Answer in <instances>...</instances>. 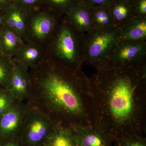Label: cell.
I'll return each mask as SVG.
<instances>
[{
  "label": "cell",
  "instance_id": "1",
  "mask_svg": "<svg viewBox=\"0 0 146 146\" xmlns=\"http://www.w3.org/2000/svg\"><path fill=\"white\" fill-rule=\"evenodd\" d=\"M96 69L89 78V90L96 125L115 142L140 134L144 114L140 91L145 83L146 63L106 64Z\"/></svg>",
  "mask_w": 146,
  "mask_h": 146
},
{
  "label": "cell",
  "instance_id": "2",
  "mask_svg": "<svg viewBox=\"0 0 146 146\" xmlns=\"http://www.w3.org/2000/svg\"><path fill=\"white\" fill-rule=\"evenodd\" d=\"M31 86L27 102L60 126L83 125L88 116L84 97L89 78L81 69L73 70L46 57L29 69Z\"/></svg>",
  "mask_w": 146,
  "mask_h": 146
},
{
  "label": "cell",
  "instance_id": "3",
  "mask_svg": "<svg viewBox=\"0 0 146 146\" xmlns=\"http://www.w3.org/2000/svg\"><path fill=\"white\" fill-rule=\"evenodd\" d=\"M85 34L62 16L44 46L47 57L73 70L81 69L84 56Z\"/></svg>",
  "mask_w": 146,
  "mask_h": 146
},
{
  "label": "cell",
  "instance_id": "4",
  "mask_svg": "<svg viewBox=\"0 0 146 146\" xmlns=\"http://www.w3.org/2000/svg\"><path fill=\"white\" fill-rule=\"evenodd\" d=\"M121 40L120 32L114 27L91 31L85 34L83 63L100 67L105 62Z\"/></svg>",
  "mask_w": 146,
  "mask_h": 146
},
{
  "label": "cell",
  "instance_id": "5",
  "mask_svg": "<svg viewBox=\"0 0 146 146\" xmlns=\"http://www.w3.org/2000/svg\"><path fill=\"white\" fill-rule=\"evenodd\" d=\"M29 105L19 141L22 146H43L47 137L57 125L39 110Z\"/></svg>",
  "mask_w": 146,
  "mask_h": 146
},
{
  "label": "cell",
  "instance_id": "6",
  "mask_svg": "<svg viewBox=\"0 0 146 146\" xmlns=\"http://www.w3.org/2000/svg\"><path fill=\"white\" fill-rule=\"evenodd\" d=\"M62 16L43 7L29 13L25 42L44 47Z\"/></svg>",
  "mask_w": 146,
  "mask_h": 146
},
{
  "label": "cell",
  "instance_id": "7",
  "mask_svg": "<svg viewBox=\"0 0 146 146\" xmlns=\"http://www.w3.org/2000/svg\"><path fill=\"white\" fill-rule=\"evenodd\" d=\"M146 41L120 40L101 66L106 64L120 66L138 65L146 62Z\"/></svg>",
  "mask_w": 146,
  "mask_h": 146
},
{
  "label": "cell",
  "instance_id": "8",
  "mask_svg": "<svg viewBox=\"0 0 146 146\" xmlns=\"http://www.w3.org/2000/svg\"><path fill=\"white\" fill-rule=\"evenodd\" d=\"M29 106L27 102L16 100L12 106L0 116V142L19 139Z\"/></svg>",
  "mask_w": 146,
  "mask_h": 146
},
{
  "label": "cell",
  "instance_id": "9",
  "mask_svg": "<svg viewBox=\"0 0 146 146\" xmlns=\"http://www.w3.org/2000/svg\"><path fill=\"white\" fill-rule=\"evenodd\" d=\"M72 128L77 146H114L115 142L97 126L77 125Z\"/></svg>",
  "mask_w": 146,
  "mask_h": 146
},
{
  "label": "cell",
  "instance_id": "10",
  "mask_svg": "<svg viewBox=\"0 0 146 146\" xmlns=\"http://www.w3.org/2000/svg\"><path fill=\"white\" fill-rule=\"evenodd\" d=\"M31 86V80L29 69L14 63L9 89L16 100L21 102L27 101Z\"/></svg>",
  "mask_w": 146,
  "mask_h": 146
},
{
  "label": "cell",
  "instance_id": "11",
  "mask_svg": "<svg viewBox=\"0 0 146 146\" xmlns=\"http://www.w3.org/2000/svg\"><path fill=\"white\" fill-rule=\"evenodd\" d=\"M46 56L44 47L24 42L12 58L14 63L29 69L37 65Z\"/></svg>",
  "mask_w": 146,
  "mask_h": 146
},
{
  "label": "cell",
  "instance_id": "12",
  "mask_svg": "<svg viewBox=\"0 0 146 146\" xmlns=\"http://www.w3.org/2000/svg\"><path fill=\"white\" fill-rule=\"evenodd\" d=\"M29 13L11 3L4 11V25L12 29L25 42Z\"/></svg>",
  "mask_w": 146,
  "mask_h": 146
},
{
  "label": "cell",
  "instance_id": "13",
  "mask_svg": "<svg viewBox=\"0 0 146 146\" xmlns=\"http://www.w3.org/2000/svg\"><path fill=\"white\" fill-rule=\"evenodd\" d=\"M107 6L114 26L119 30L136 16L131 0H112Z\"/></svg>",
  "mask_w": 146,
  "mask_h": 146
},
{
  "label": "cell",
  "instance_id": "14",
  "mask_svg": "<svg viewBox=\"0 0 146 146\" xmlns=\"http://www.w3.org/2000/svg\"><path fill=\"white\" fill-rule=\"evenodd\" d=\"M64 16L74 27L84 34L92 30L90 7L85 2L72 9Z\"/></svg>",
  "mask_w": 146,
  "mask_h": 146
},
{
  "label": "cell",
  "instance_id": "15",
  "mask_svg": "<svg viewBox=\"0 0 146 146\" xmlns=\"http://www.w3.org/2000/svg\"><path fill=\"white\" fill-rule=\"evenodd\" d=\"M119 30L121 40L146 41V16H135Z\"/></svg>",
  "mask_w": 146,
  "mask_h": 146
},
{
  "label": "cell",
  "instance_id": "16",
  "mask_svg": "<svg viewBox=\"0 0 146 146\" xmlns=\"http://www.w3.org/2000/svg\"><path fill=\"white\" fill-rule=\"evenodd\" d=\"M24 42L16 32L4 25L0 27V52L1 54L13 58Z\"/></svg>",
  "mask_w": 146,
  "mask_h": 146
},
{
  "label": "cell",
  "instance_id": "17",
  "mask_svg": "<svg viewBox=\"0 0 146 146\" xmlns=\"http://www.w3.org/2000/svg\"><path fill=\"white\" fill-rule=\"evenodd\" d=\"M89 7L92 28L91 31H100L115 27L107 5L97 6Z\"/></svg>",
  "mask_w": 146,
  "mask_h": 146
},
{
  "label": "cell",
  "instance_id": "18",
  "mask_svg": "<svg viewBox=\"0 0 146 146\" xmlns=\"http://www.w3.org/2000/svg\"><path fill=\"white\" fill-rule=\"evenodd\" d=\"M43 146H77L72 128L56 126Z\"/></svg>",
  "mask_w": 146,
  "mask_h": 146
},
{
  "label": "cell",
  "instance_id": "19",
  "mask_svg": "<svg viewBox=\"0 0 146 146\" xmlns=\"http://www.w3.org/2000/svg\"><path fill=\"white\" fill-rule=\"evenodd\" d=\"M84 0H42V7L58 16H62Z\"/></svg>",
  "mask_w": 146,
  "mask_h": 146
},
{
  "label": "cell",
  "instance_id": "20",
  "mask_svg": "<svg viewBox=\"0 0 146 146\" xmlns=\"http://www.w3.org/2000/svg\"><path fill=\"white\" fill-rule=\"evenodd\" d=\"M14 65L12 58L0 54V88L9 89Z\"/></svg>",
  "mask_w": 146,
  "mask_h": 146
},
{
  "label": "cell",
  "instance_id": "21",
  "mask_svg": "<svg viewBox=\"0 0 146 146\" xmlns=\"http://www.w3.org/2000/svg\"><path fill=\"white\" fill-rule=\"evenodd\" d=\"M16 100L10 89L0 88V116L12 106Z\"/></svg>",
  "mask_w": 146,
  "mask_h": 146
},
{
  "label": "cell",
  "instance_id": "22",
  "mask_svg": "<svg viewBox=\"0 0 146 146\" xmlns=\"http://www.w3.org/2000/svg\"><path fill=\"white\" fill-rule=\"evenodd\" d=\"M114 146H146V140L140 134H132L116 141Z\"/></svg>",
  "mask_w": 146,
  "mask_h": 146
},
{
  "label": "cell",
  "instance_id": "23",
  "mask_svg": "<svg viewBox=\"0 0 146 146\" xmlns=\"http://www.w3.org/2000/svg\"><path fill=\"white\" fill-rule=\"evenodd\" d=\"M12 3L29 13L42 7V0H12Z\"/></svg>",
  "mask_w": 146,
  "mask_h": 146
},
{
  "label": "cell",
  "instance_id": "24",
  "mask_svg": "<svg viewBox=\"0 0 146 146\" xmlns=\"http://www.w3.org/2000/svg\"><path fill=\"white\" fill-rule=\"evenodd\" d=\"M136 16H146V0H131Z\"/></svg>",
  "mask_w": 146,
  "mask_h": 146
},
{
  "label": "cell",
  "instance_id": "25",
  "mask_svg": "<svg viewBox=\"0 0 146 146\" xmlns=\"http://www.w3.org/2000/svg\"><path fill=\"white\" fill-rule=\"evenodd\" d=\"M112 0H85L84 2L89 7L107 5Z\"/></svg>",
  "mask_w": 146,
  "mask_h": 146
},
{
  "label": "cell",
  "instance_id": "26",
  "mask_svg": "<svg viewBox=\"0 0 146 146\" xmlns=\"http://www.w3.org/2000/svg\"><path fill=\"white\" fill-rule=\"evenodd\" d=\"M0 146H22L19 139L8 140L0 142Z\"/></svg>",
  "mask_w": 146,
  "mask_h": 146
},
{
  "label": "cell",
  "instance_id": "27",
  "mask_svg": "<svg viewBox=\"0 0 146 146\" xmlns=\"http://www.w3.org/2000/svg\"><path fill=\"white\" fill-rule=\"evenodd\" d=\"M12 3V0H0V11H5Z\"/></svg>",
  "mask_w": 146,
  "mask_h": 146
},
{
  "label": "cell",
  "instance_id": "28",
  "mask_svg": "<svg viewBox=\"0 0 146 146\" xmlns=\"http://www.w3.org/2000/svg\"><path fill=\"white\" fill-rule=\"evenodd\" d=\"M4 25V11H0V27Z\"/></svg>",
  "mask_w": 146,
  "mask_h": 146
},
{
  "label": "cell",
  "instance_id": "29",
  "mask_svg": "<svg viewBox=\"0 0 146 146\" xmlns=\"http://www.w3.org/2000/svg\"><path fill=\"white\" fill-rule=\"evenodd\" d=\"M1 54V52H0V54Z\"/></svg>",
  "mask_w": 146,
  "mask_h": 146
},
{
  "label": "cell",
  "instance_id": "30",
  "mask_svg": "<svg viewBox=\"0 0 146 146\" xmlns=\"http://www.w3.org/2000/svg\"><path fill=\"white\" fill-rule=\"evenodd\" d=\"M84 1H85V0H84Z\"/></svg>",
  "mask_w": 146,
  "mask_h": 146
}]
</instances>
